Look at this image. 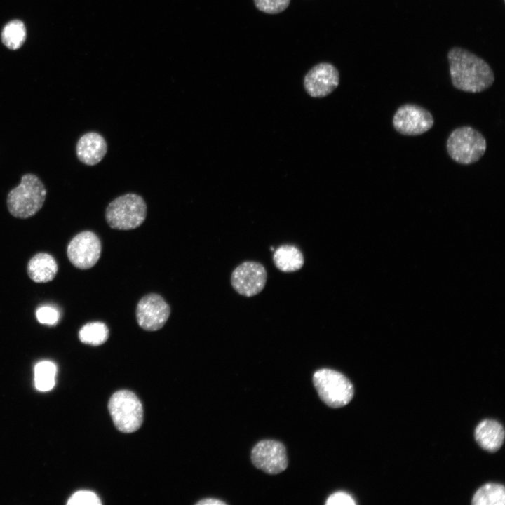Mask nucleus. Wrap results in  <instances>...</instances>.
Instances as JSON below:
<instances>
[{
  "label": "nucleus",
  "mask_w": 505,
  "mask_h": 505,
  "mask_svg": "<svg viewBox=\"0 0 505 505\" xmlns=\"http://www.w3.org/2000/svg\"><path fill=\"white\" fill-rule=\"evenodd\" d=\"M452 86L467 93H480L494 81V72L480 57L462 47L454 46L447 53Z\"/></svg>",
  "instance_id": "obj_1"
},
{
  "label": "nucleus",
  "mask_w": 505,
  "mask_h": 505,
  "mask_svg": "<svg viewBox=\"0 0 505 505\" xmlns=\"http://www.w3.org/2000/svg\"><path fill=\"white\" fill-rule=\"evenodd\" d=\"M46 196V190L41 180L34 174H25L20 184L8 193L7 206L14 217L27 218L41 208Z\"/></svg>",
  "instance_id": "obj_2"
},
{
  "label": "nucleus",
  "mask_w": 505,
  "mask_h": 505,
  "mask_svg": "<svg viewBox=\"0 0 505 505\" xmlns=\"http://www.w3.org/2000/svg\"><path fill=\"white\" fill-rule=\"evenodd\" d=\"M147 216V205L142 196L126 194L109 203L105 218L109 226L119 230H130L140 227Z\"/></svg>",
  "instance_id": "obj_3"
},
{
  "label": "nucleus",
  "mask_w": 505,
  "mask_h": 505,
  "mask_svg": "<svg viewBox=\"0 0 505 505\" xmlns=\"http://www.w3.org/2000/svg\"><path fill=\"white\" fill-rule=\"evenodd\" d=\"M447 152L456 163L469 165L477 162L487 149L485 137L471 126H462L453 130L447 143Z\"/></svg>",
  "instance_id": "obj_4"
},
{
  "label": "nucleus",
  "mask_w": 505,
  "mask_h": 505,
  "mask_svg": "<svg viewBox=\"0 0 505 505\" xmlns=\"http://www.w3.org/2000/svg\"><path fill=\"white\" fill-rule=\"evenodd\" d=\"M313 383L320 399L333 408L347 405L354 396V386L341 372L322 368L313 375Z\"/></svg>",
  "instance_id": "obj_5"
},
{
  "label": "nucleus",
  "mask_w": 505,
  "mask_h": 505,
  "mask_svg": "<svg viewBox=\"0 0 505 505\" xmlns=\"http://www.w3.org/2000/svg\"><path fill=\"white\" fill-rule=\"evenodd\" d=\"M108 409L114 425L121 432H134L142 423V405L137 396L130 391L115 392L109 399Z\"/></svg>",
  "instance_id": "obj_6"
},
{
  "label": "nucleus",
  "mask_w": 505,
  "mask_h": 505,
  "mask_svg": "<svg viewBox=\"0 0 505 505\" xmlns=\"http://www.w3.org/2000/svg\"><path fill=\"white\" fill-rule=\"evenodd\" d=\"M433 123V117L429 110L411 103L399 107L393 117L395 130L408 136L422 135L429 130Z\"/></svg>",
  "instance_id": "obj_7"
},
{
  "label": "nucleus",
  "mask_w": 505,
  "mask_h": 505,
  "mask_svg": "<svg viewBox=\"0 0 505 505\" xmlns=\"http://www.w3.org/2000/svg\"><path fill=\"white\" fill-rule=\"evenodd\" d=\"M254 466L269 474H278L288 467V457L284 445L275 440L258 442L251 451Z\"/></svg>",
  "instance_id": "obj_8"
},
{
  "label": "nucleus",
  "mask_w": 505,
  "mask_h": 505,
  "mask_svg": "<svg viewBox=\"0 0 505 505\" xmlns=\"http://www.w3.org/2000/svg\"><path fill=\"white\" fill-rule=\"evenodd\" d=\"M102 246L98 236L90 231L76 235L67 246V256L72 264L81 269L93 267L101 255Z\"/></svg>",
  "instance_id": "obj_9"
},
{
  "label": "nucleus",
  "mask_w": 505,
  "mask_h": 505,
  "mask_svg": "<svg viewBox=\"0 0 505 505\" xmlns=\"http://www.w3.org/2000/svg\"><path fill=\"white\" fill-rule=\"evenodd\" d=\"M170 309L165 299L155 293L144 296L136 307V319L140 328L147 331L161 329L166 323Z\"/></svg>",
  "instance_id": "obj_10"
},
{
  "label": "nucleus",
  "mask_w": 505,
  "mask_h": 505,
  "mask_svg": "<svg viewBox=\"0 0 505 505\" xmlns=\"http://www.w3.org/2000/svg\"><path fill=\"white\" fill-rule=\"evenodd\" d=\"M267 274L264 267L256 262H245L232 272L231 283L234 290L245 297L260 293L267 282Z\"/></svg>",
  "instance_id": "obj_11"
},
{
  "label": "nucleus",
  "mask_w": 505,
  "mask_h": 505,
  "mask_svg": "<svg viewBox=\"0 0 505 505\" xmlns=\"http://www.w3.org/2000/svg\"><path fill=\"white\" fill-rule=\"evenodd\" d=\"M339 74L337 69L328 62H321L313 67L305 75L304 87L312 97H323L338 86Z\"/></svg>",
  "instance_id": "obj_12"
},
{
  "label": "nucleus",
  "mask_w": 505,
  "mask_h": 505,
  "mask_svg": "<svg viewBox=\"0 0 505 505\" xmlns=\"http://www.w3.org/2000/svg\"><path fill=\"white\" fill-rule=\"evenodd\" d=\"M107 143L104 137L95 132L88 133L80 137L76 144L79 159L88 166H94L103 159L107 153Z\"/></svg>",
  "instance_id": "obj_13"
},
{
  "label": "nucleus",
  "mask_w": 505,
  "mask_h": 505,
  "mask_svg": "<svg viewBox=\"0 0 505 505\" xmlns=\"http://www.w3.org/2000/svg\"><path fill=\"white\" fill-rule=\"evenodd\" d=\"M474 435L476 440L483 449L493 452L497 451L502 445L504 430L498 422L485 419L478 424Z\"/></svg>",
  "instance_id": "obj_14"
},
{
  "label": "nucleus",
  "mask_w": 505,
  "mask_h": 505,
  "mask_svg": "<svg viewBox=\"0 0 505 505\" xmlns=\"http://www.w3.org/2000/svg\"><path fill=\"white\" fill-rule=\"evenodd\" d=\"M58 271L55 259L47 253H38L29 262L27 273L36 283H46L52 281Z\"/></svg>",
  "instance_id": "obj_15"
},
{
  "label": "nucleus",
  "mask_w": 505,
  "mask_h": 505,
  "mask_svg": "<svg viewBox=\"0 0 505 505\" xmlns=\"http://www.w3.org/2000/svg\"><path fill=\"white\" fill-rule=\"evenodd\" d=\"M275 266L284 272H293L304 264L302 252L292 245H283L275 250L273 255Z\"/></svg>",
  "instance_id": "obj_16"
},
{
  "label": "nucleus",
  "mask_w": 505,
  "mask_h": 505,
  "mask_svg": "<svg viewBox=\"0 0 505 505\" xmlns=\"http://www.w3.org/2000/svg\"><path fill=\"white\" fill-rule=\"evenodd\" d=\"M473 505H504L505 504V489L497 483H487L480 487L472 499Z\"/></svg>",
  "instance_id": "obj_17"
},
{
  "label": "nucleus",
  "mask_w": 505,
  "mask_h": 505,
  "mask_svg": "<svg viewBox=\"0 0 505 505\" xmlns=\"http://www.w3.org/2000/svg\"><path fill=\"white\" fill-rule=\"evenodd\" d=\"M109 329L106 324L96 321L85 324L79 330L80 341L92 346H100L108 339Z\"/></svg>",
  "instance_id": "obj_18"
},
{
  "label": "nucleus",
  "mask_w": 505,
  "mask_h": 505,
  "mask_svg": "<svg viewBox=\"0 0 505 505\" xmlns=\"http://www.w3.org/2000/svg\"><path fill=\"white\" fill-rule=\"evenodd\" d=\"M57 368L50 361H42L34 367V384L41 391H50L55 384Z\"/></svg>",
  "instance_id": "obj_19"
},
{
  "label": "nucleus",
  "mask_w": 505,
  "mask_h": 505,
  "mask_svg": "<svg viewBox=\"0 0 505 505\" xmlns=\"http://www.w3.org/2000/svg\"><path fill=\"white\" fill-rule=\"evenodd\" d=\"M1 39L4 44L11 50L19 48L26 39V29L22 22L13 20L3 29Z\"/></svg>",
  "instance_id": "obj_20"
},
{
  "label": "nucleus",
  "mask_w": 505,
  "mask_h": 505,
  "mask_svg": "<svg viewBox=\"0 0 505 505\" xmlns=\"http://www.w3.org/2000/svg\"><path fill=\"white\" fill-rule=\"evenodd\" d=\"M290 0H254L256 8L266 13L277 14L285 10Z\"/></svg>",
  "instance_id": "obj_21"
},
{
  "label": "nucleus",
  "mask_w": 505,
  "mask_h": 505,
  "mask_svg": "<svg viewBox=\"0 0 505 505\" xmlns=\"http://www.w3.org/2000/svg\"><path fill=\"white\" fill-rule=\"evenodd\" d=\"M69 505H99L100 498L96 494L88 490H80L73 494L67 501Z\"/></svg>",
  "instance_id": "obj_22"
},
{
  "label": "nucleus",
  "mask_w": 505,
  "mask_h": 505,
  "mask_svg": "<svg viewBox=\"0 0 505 505\" xmlns=\"http://www.w3.org/2000/svg\"><path fill=\"white\" fill-rule=\"evenodd\" d=\"M36 316L38 321L42 324L55 325L60 318V312L54 307L44 305L37 309Z\"/></svg>",
  "instance_id": "obj_23"
},
{
  "label": "nucleus",
  "mask_w": 505,
  "mask_h": 505,
  "mask_svg": "<svg viewBox=\"0 0 505 505\" xmlns=\"http://www.w3.org/2000/svg\"><path fill=\"white\" fill-rule=\"evenodd\" d=\"M327 505H355L356 503L354 498L345 492H337L328 498Z\"/></svg>",
  "instance_id": "obj_24"
},
{
  "label": "nucleus",
  "mask_w": 505,
  "mask_h": 505,
  "mask_svg": "<svg viewBox=\"0 0 505 505\" xmlns=\"http://www.w3.org/2000/svg\"><path fill=\"white\" fill-rule=\"evenodd\" d=\"M196 504L198 505H224L226 504L225 502L217 499H213V498H208V499H204L196 503Z\"/></svg>",
  "instance_id": "obj_25"
}]
</instances>
